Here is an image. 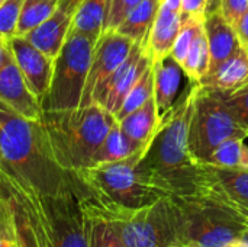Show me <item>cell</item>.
<instances>
[{
  "mask_svg": "<svg viewBox=\"0 0 248 247\" xmlns=\"http://www.w3.org/2000/svg\"><path fill=\"white\" fill-rule=\"evenodd\" d=\"M6 51H7V44H6V41H3V39L0 38V66H1L3 61H4Z\"/></svg>",
  "mask_w": 248,
  "mask_h": 247,
  "instance_id": "ab89813d",
  "label": "cell"
},
{
  "mask_svg": "<svg viewBox=\"0 0 248 247\" xmlns=\"http://www.w3.org/2000/svg\"><path fill=\"white\" fill-rule=\"evenodd\" d=\"M81 210L86 218L89 247H125L122 240L119 239V236L102 217L84 210L83 207Z\"/></svg>",
  "mask_w": 248,
  "mask_h": 247,
  "instance_id": "83f0119b",
  "label": "cell"
},
{
  "mask_svg": "<svg viewBox=\"0 0 248 247\" xmlns=\"http://www.w3.org/2000/svg\"><path fill=\"white\" fill-rule=\"evenodd\" d=\"M203 163L219 167H248V146H246L244 138H228Z\"/></svg>",
  "mask_w": 248,
  "mask_h": 247,
  "instance_id": "d4e9b609",
  "label": "cell"
},
{
  "mask_svg": "<svg viewBox=\"0 0 248 247\" xmlns=\"http://www.w3.org/2000/svg\"><path fill=\"white\" fill-rule=\"evenodd\" d=\"M0 100L29 121H42L41 102L28 86L9 48L0 66Z\"/></svg>",
  "mask_w": 248,
  "mask_h": 247,
  "instance_id": "8fae6325",
  "label": "cell"
},
{
  "mask_svg": "<svg viewBox=\"0 0 248 247\" xmlns=\"http://www.w3.org/2000/svg\"><path fill=\"white\" fill-rule=\"evenodd\" d=\"M237 35L241 41L243 45H246L248 48V9L246 10V13L240 17V20L234 25Z\"/></svg>",
  "mask_w": 248,
  "mask_h": 247,
  "instance_id": "d590c367",
  "label": "cell"
},
{
  "mask_svg": "<svg viewBox=\"0 0 248 247\" xmlns=\"http://www.w3.org/2000/svg\"><path fill=\"white\" fill-rule=\"evenodd\" d=\"M151 66V60L144 47L134 44L126 60L115 70V73L99 87L93 98V103L100 105L113 116L121 109L128 92Z\"/></svg>",
  "mask_w": 248,
  "mask_h": 247,
  "instance_id": "30bf717a",
  "label": "cell"
},
{
  "mask_svg": "<svg viewBox=\"0 0 248 247\" xmlns=\"http://www.w3.org/2000/svg\"><path fill=\"white\" fill-rule=\"evenodd\" d=\"M12 201L15 213L16 247H45L35 220L25 204L15 195H3Z\"/></svg>",
  "mask_w": 248,
  "mask_h": 247,
  "instance_id": "603a6c76",
  "label": "cell"
},
{
  "mask_svg": "<svg viewBox=\"0 0 248 247\" xmlns=\"http://www.w3.org/2000/svg\"><path fill=\"white\" fill-rule=\"evenodd\" d=\"M176 247H227L248 230L225 211L198 197H166Z\"/></svg>",
  "mask_w": 248,
  "mask_h": 247,
  "instance_id": "277c9868",
  "label": "cell"
},
{
  "mask_svg": "<svg viewBox=\"0 0 248 247\" xmlns=\"http://www.w3.org/2000/svg\"><path fill=\"white\" fill-rule=\"evenodd\" d=\"M209 0H182V9L180 13L185 17H206V9H208Z\"/></svg>",
  "mask_w": 248,
  "mask_h": 247,
  "instance_id": "e575fe53",
  "label": "cell"
},
{
  "mask_svg": "<svg viewBox=\"0 0 248 247\" xmlns=\"http://www.w3.org/2000/svg\"><path fill=\"white\" fill-rule=\"evenodd\" d=\"M182 25L183 15L180 12L169 10L160 6L145 44V51L153 64L170 55Z\"/></svg>",
  "mask_w": 248,
  "mask_h": 247,
  "instance_id": "9a60e30c",
  "label": "cell"
},
{
  "mask_svg": "<svg viewBox=\"0 0 248 247\" xmlns=\"http://www.w3.org/2000/svg\"><path fill=\"white\" fill-rule=\"evenodd\" d=\"M248 9V0H222L221 12L230 23L235 25Z\"/></svg>",
  "mask_w": 248,
  "mask_h": 247,
  "instance_id": "836d02e7",
  "label": "cell"
},
{
  "mask_svg": "<svg viewBox=\"0 0 248 247\" xmlns=\"http://www.w3.org/2000/svg\"><path fill=\"white\" fill-rule=\"evenodd\" d=\"M209 54H211V68L219 66L224 60H227L232 52H235L241 41L237 35V31L232 23L224 16L221 10L214 12L205 17L203 22Z\"/></svg>",
  "mask_w": 248,
  "mask_h": 247,
  "instance_id": "2e32d148",
  "label": "cell"
},
{
  "mask_svg": "<svg viewBox=\"0 0 248 247\" xmlns=\"http://www.w3.org/2000/svg\"><path fill=\"white\" fill-rule=\"evenodd\" d=\"M221 95L227 106L232 112L234 118L237 119V122L248 134V84L238 90H234L230 93H221Z\"/></svg>",
  "mask_w": 248,
  "mask_h": 247,
  "instance_id": "1f68e13d",
  "label": "cell"
},
{
  "mask_svg": "<svg viewBox=\"0 0 248 247\" xmlns=\"http://www.w3.org/2000/svg\"><path fill=\"white\" fill-rule=\"evenodd\" d=\"M0 197H3V195H1V188H0Z\"/></svg>",
  "mask_w": 248,
  "mask_h": 247,
  "instance_id": "7bdbcfd3",
  "label": "cell"
},
{
  "mask_svg": "<svg viewBox=\"0 0 248 247\" xmlns=\"http://www.w3.org/2000/svg\"><path fill=\"white\" fill-rule=\"evenodd\" d=\"M153 64V63H151ZM154 68V98L160 119L173 108L180 89L183 68L170 55L153 64Z\"/></svg>",
  "mask_w": 248,
  "mask_h": 247,
  "instance_id": "e0dca14e",
  "label": "cell"
},
{
  "mask_svg": "<svg viewBox=\"0 0 248 247\" xmlns=\"http://www.w3.org/2000/svg\"><path fill=\"white\" fill-rule=\"evenodd\" d=\"M132 47L134 42L116 31H106L99 36L93 48L92 63L80 106H89L93 103V98L99 87L126 60Z\"/></svg>",
  "mask_w": 248,
  "mask_h": 247,
  "instance_id": "9c48e42d",
  "label": "cell"
},
{
  "mask_svg": "<svg viewBox=\"0 0 248 247\" xmlns=\"http://www.w3.org/2000/svg\"><path fill=\"white\" fill-rule=\"evenodd\" d=\"M0 150L6 175L0 182L3 191L20 188L38 197L90 195L89 188L55 160L42 121H29L0 100Z\"/></svg>",
  "mask_w": 248,
  "mask_h": 247,
  "instance_id": "6da1fadb",
  "label": "cell"
},
{
  "mask_svg": "<svg viewBox=\"0 0 248 247\" xmlns=\"http://www.w3.org/2000/svg\"><path fill=\"white\" fill-rule=\"evenodd\" d=\"M142 0H112L109 17L106 22V31H116V28L121 25V22L125 19V16Z\"/></svg>",
  "mask_w": 248,
  "mask_h": 247,
  "instance_id": "d6a6232c",
  "label": "cell"
},
{
  "mask_svg": "<svg viewBox=\"0 0 248 247\" xmlns=\"http://www.w3.org/2000/svg\"><path fill=\"white\" fill-rule=\"evenodd\" d=\"M161 0H142L140 1L121 22L116 32L129 38L134 44L145 48L150 29L158 13Z\"/></svg>",
  "mask_w": 248,
  "mask_h": 247,
  "instance_id": "d6986e66",
  "label": "cell"
},
{
  "mask_svg": "<svg viewBox=\"0 0 248 247\" xmlns=\"http://www.w3.org/2000/svg\"><path fill=\"white\" fill-rule=\"evenodd\" d=\"M112 0H83L70 31H78L99 39L106 29Z\"/></svg>",
  "mask_w": 248,
  "mask_h": 247,
  "instance_id": "ffe728a7",
  "label": "cell"
},
{
  "mask_svg": "<svg viewBox=\"0 0 248 247\" xmlns=\"http://www.w3.org/2000/svg\"><path fill=\"white\" fill-rule=\"evenodd\" d=\"M25 0H4L0 6V38L9 41L16 36V29Z\"/></svg>",
  "mask_w": 248,
  "mask_h": 247,
  "instance_id": "f546056e",
  "label": "cell"
},
{
  "mask_svg": "<svg viewBox=\"0 0 248 247\" xmlns=\"http://www.w3.org/2000/svg\"><path fill=\"white\" fill-rule=\"evenodd\" d=\"M227 247H248V230L243 231L235 240H232Z\"/></svg>",
  "mask_w": 248,
  "mask_h": 247,
  "instance_id": "8d00e7d4",
  "label": "cell"
},
{
  "mask_svg": "<svg viewBox=\"0 0 248 247\" xmlns=\"http://www.w3.org/2000/svg\"><path fill=\"white\" fill-rule=\"evenodd\" d=\"M183 73L187 76L190 82H198L201 83L202 79L209 73L211 68V54H209V47H208V39L205 33V28L199 31L196 35L189 54L182 64Z\"/></svg>",
  "mask_w": 248,
  "mask_h": 247,
  "instance_id": "cb8c5ba5",
  "label": "cell"
},
{
  "mask_svg": "<svg viewBox=\"0 0 248 247\" xmlns=\"http://www.w3.org/2000/svg\"><path fill=\"white\" fill-rule=\"evenodd\" d=\"M4 175H6V163H4V159H3V154L0 150V182L3 181Z\"/></svg>",
  "mask_w": 248,
  "mask_h": 247,
  "instance_id": "60d3db41",
  "label": "cell"
},
{
  "mask_svg": "<svg viewBox=\"0 0 248 247\" xmlns=\"http://www.w3.org/2000/svg\"><path fill=\"white\" fill-rule=\"evenodd\" d=\"M144 156L145 153L140 151L119 162L86 167L76 175L100 199L126 208H144L166 198L160 189L151 186L141 175L138 165Z\"/></svg>",
  "mask_w": 248,
  "mask_h": 247,
  "instance_id": "8992f818",
  "label": "cell"
},
{
  "mask_svg": "<svg viewBox=\"0 0 248 247\" xmlns=\"http://www.w3.org/2000/svg\"><path fill=\"white\" fill-rule=\"evenodd\" d=\"M81 3L83 0H58L52 15L23 38L51 58H55L68 35L76 12Z\"/></svg>",
  "mask_w": 248,
  "mask_h": 247,
  "instance_id": "4fadbf2b",
  "label": "cell"
},
{
  "mask_svg": "<svg viewBox=\"0 0 248 247\" xmlns=\"http://www.w3.org/2000/svg\"><path fill=\"white\" fill-rule=\"evenodd\" d=\"M199 84L189 80L180 99L160 119L138 165L144 179L166 197H190L198 186L201 167L189 153L187 134Z\"/></svg>",
  "mask_w": 248,
  "mask_h": 247,
  "instance_id": "7a4b0ae2",
  "label": "cell"
},
{
  "mask_svg": "<svg viewBox=\"0 0 248 247\" xmlns=\"http://www.w3.org/2000/svg\"><path fill=\"white\" fill-rule=\"evenodd\" d=\"M3 1H4V0H0V6H1V4H3Z\"/></svg>",
  "mask_w": 248,
  "mask_h": 247,
  "instance_id": "b9f144b4",
  "label": "cell"
},
{
  "mask_svg": "<svg viewBox=\"0 0 248 247\" xmlns=\"http://www.w3.org/2000/svg\"><path fill=\"white\" fill-rule=\"evenodd\" d=\"M116 118L97 103L68 111H46L42 127L57 163L77 173L93 165V159Z\"/></svg>",
  "mask_w": 248,
  "mask_h": 247,
  "instance_id": "3957f363",
  "label": "cell"
},
{
  "mask_svg": "<svg viewBox=\"0 0 248 247\" xmlns=\"http://www.w3.org/2000/svg\"><path fill=\"white\" fill-rule=\"evenodd\" d=\"M122 131L134 140L141 147L147 148L151 144V140L155 134L157 127L160 125V116L157 109L155 98L153 96L150 100H147L142 106L118 121Z\"/></svg>",
  "mask_w": 248,
  "mask_h": 247,
  "instance_id": "ac0fdd59",
  "label": "cell"
},
{
  "mask_svg": "<svg viewBox=\"0 0 248 247\" xmlns=\"http://www.w3.org/2000/svg\"><path fill=\"white\" fill-rule=\"evenodd\" d=\"M203 22H205V19H202V17H185L183 16V25L180 28V32H179V35L174 41V45L171 48V52H170V57L173 60H176L180 64V67L185 63L196 35L203 28Z\"/></svg>",
  "mask_w": 248,
  "mask_h": 247,
  "instance_id": "f1b7e54d",
  "label": "cell"
},
{
  "mask_svg": "<svg viewBox=\"0 0 248 247\" xmlns=\"http://www.w3.org/2000/svg\"><path fill=\"white\" fill-rule=\"evenodd\" d=\"M246 137L248 134L234 118L222 95L199 84L187 134L192 157L198 163H203L225 140Z\"/></svg>",
  "mask_w": 248,
  "mask_h": 247,
  "instance_id": "ba28073f",
  "label": "cell"
},
{
  "mask_svg": "<svg viewBox=\"0 0 248 247\" xmlns=\"http://www.w3.org/2000/svg\"><path fill=\"white\" fill-rule=\"evenodd\" d=\"M58 0H25L20 12L16 36H26L42 25L55 10Z\"/></svg>",
  "mask_w": 248,
  "mask_h": 247,
  "instance_id": "484cf974",
  "label": "cell"
},
{
  "mask_svg": "<svg viewBox=\"0 0 248 247\" xmlns=\"http://www.w3.org/2000/svg\"><path fill=\"white\" fill-rule=\"evenodd\" d=\"M201 165L234 201L248 208V167H219L208 163Z\"/></svg>",
  "mask_w": 248,
  "mask_h": 247,
  "instance_id": "7402d4cb",
  "label": "cell"
},
{
  "mask_svg": "<svg viewBox=\"0 0 248 247\" xmlns=\"http://www.w3.org/2000/svg\"><path fill=\"white\" fill-rule=\"evenodd\" d=\"M221 4H222V0H209L208 1V9H206V16L214 13V12L221 10Z\"/></svg>",
  "mask_w": 248,
  "mask_h": 247,
  "instance_id": "f35d334b",
  "label": "cell"
},
{
  "mask_svg": "<svg viewBox=\"0 0 248 247\" xmlns=\"http://www.w3.org/2000/svg\"><path fill=\"white\" fill-rule=\"evenodd\" d=\"M0 247H16L15 213L7 197H0Z\"/></svg>",
  "mask_w": 248,
  "mask_h": 247,
  "instance_id": "4dcf8cb0",
  "label": "cell"
},
{
  "mask_svg": "<svg viewBox=\"0 0 248 247\" xmlns=\"http://www.w3.org/2000/svg\"><path fill=\"white\" fill-rule=\"evenodd\" d=\"M97 39L78 32L68 35L54 58V70L49 87L41 102L42 111H68L80 106L93 48Z\"/></svg>",
  "mask_w": 248,
  "mask_h": 247,
  "instance_id": "52a82bcc",
  "label": "cell"
},
{
  "mask_svg": "<svg viewBox=\"0 0 248 247\" xmlns=\"http://www.w3.org/2000/svg\"><path fill=\"white\" fill-rule=\"evenodd\" d=\"M4 195H15L25 204L45 247H89L86 218L78 197H38L20 188H9Z\"/></svg>",
  "mask_w": 248,
  "mask_h": 247,
  "instance_id": "5b68a950",
  "label": "cell"
},
{
  "mask_svg": "<svg viewBox=\"0 0 248 247\" xmlns=\"http://www.w3.org/2000/svg\"><path fill=\"white\" fill-rule=\"evenodd\" d=\"M160 6L169 9V10H174V12H180L182 9V0H161Z\"/></svg>",
  "mask_w": 248,
  "mask_h": 247,
  "instance_id": "74e56055",
  "label": "cell"
},
{
  "mask_svg": "<svg viewBox=\"0 0 248 247\" xmlns=\"http://www.w3.org/2000/svg\"><path fill=\"white\" fill-rule=\"evenodd\" d=\"M140 151L147 153V148L137 144L134 140H131L121 128L119 122L116 121L115 125L110 128L108 135L105 137L102 146L94 154L93 165H102V163H112L119 162L124 159H128Z\"/></svg>",
  "mask_w": 248,
  "mask_h": 247,
  "instance_id": "44dd1931",
  "label": "cell"
},
{
  "mask_svg": "<svg viewBox=\"0 0 248 247\" xmlns=\"http://www.w3.org/2000/svg\"><path fill=\"white\" fill-rule=\"evenodd\" d=\"M154 96V68L153 64L148 66V68L141 74V77L137 80V83L132 86V89L128 92L126 98L124 99V103L118 114L115 115L116 121H121L140 106H142L147 100H150Z\"/></svg>",
  "mask_w": 248,
  "mask_h": 247,
  "instance_id": "4316f807",
  "label": "cell"
},
{
  "mask_svg": "<svg viewBox=\"0 0 248 247\" xmlns=\"http://www.w3.org/2000/svg\"><path fill=\"white\" fill-rule=\"evenodd\" d=\"M6 44L28 86L39 102H42L52 79L54 58L42 52L23 36H13Z\"/></svg>",
  "mask_w": 248,
  "mask_h": 247,
  "instance_id": "7c38bea8",
  "label": "cell"
},
{
  "mask_svg": "<svg viewBox=\"0 0 248 247\" xmlns=\"http://www.w3.org/2000/svg\"><path fill=\"white\" fill-rule=\"evenodd\" d=\"M201 84L206 89L230 93L238 90L248 84V48L240 45V48L232 52L219 66L209 70V73L202 79Z\"/></svg>",
  "mask_w": 248,
  "mask_h": 247,
  "instance_id": "5bb4252c",
  "label": "cell"
}]
</instances>
